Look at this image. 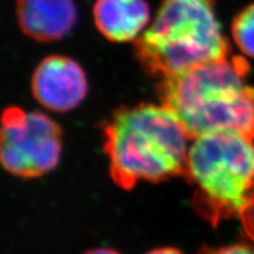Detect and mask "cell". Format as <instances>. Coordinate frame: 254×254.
Listing matches in <instances>:
<instances>
[{
	"label": "cell",
	"mask_w": 254,
	"mask_h": 254,
	"mask_svg": "<svg viewBox=\"0 0 254 254\" xmlns=\"http://www.w3.org/2000/svg\"><path fill=\"white\" fill-rule=\"evenodd\" d=\"M249 71L245 58L230 56L161 80L159 99L177 114L192 139L221 132L254 139V87L246 82Z\"/></svg>",
	"instance_id": "cell-2"
},
{
	"label": "cell",
	"mask_w": 254,
	"mask_h": 254,
	"mask_svg": "<svg viewBox=\"0 0 254 254\" xmlns=\"http://www.w3.org/2000/svg\"><path fill=\"white\" fill-rule=\"evenodd\" d=\"M93 20L107 40L135 41L150 25V6L146 0H97Z\"/></svg>",
	"instance_id": "cell-8"
},
{
	"label": "cell",
	"mask_w": 254,
	"mask_h": 254,
	"mask_svg": "<svg viewBox=\"0 0 254 254\" xmlns=\"http://www.w3.org/2000/svg\"><path fill=\"white\" fill-rule=\"evenodd\" d=\"M239 218L246 236L254 244V190L249 200H247L245 207L241 211Z\"/></svg>",
	"instance_id": "cell-10"
},
{
	"label": "cell",
	"mask_w": 254,
	"mask_h": 254,
	"mask_svg": "<svg viewBox=\"0 0 254 254\" xmlns=\"http://www.w3.org/2000/svg\"><path fill=\"white\" fill-rule=\"evenodd\" d=\"M231 32L238 49L246 57L254 58V2L237 14Z\"/></svg>",
	"instance_id": "cell-9"
},
{
	"label": "cell",
	"mask_w": 254,
	"mask_h": 254,
	"mask_svg": "<svg viewBox=\"0 0 254 254\" xmlns=\"http://www.w3.org/2000/svg\"><path fill=\"white\" fill-rule=\"evenodd\" d=\"M205 254H254V246L247 244H236L217 250H208Z\"/></svg>",
	"instance_id": "cell-11"
},
{
	"label": "cell",
	"mask_w": 254,
	"mask_h": 254,
	"mask_svg": "<svg viewBox=\"0 0 254 254\" xmlns=\"http://www.w3.org/2000/svg\"><path fill=\"white\" fill-rule=\"evenodd\" d=\"M110 172L119 187L184 176L192 136L164 104L120 107L104 124Z\"/></svg>",
	"instance_id": "cell-1"
},
{
	"label": "cell",
	"mask_w": 254,
	"mask_h": 254,
	"mask_svg": "<svg viewBox=\"0 0 254 254\" xmlns=\"http://www.w3.org/2000/svg\"><path fill=\"white\" fill-rule=\"evenodd\" d=\"M62 154V129L46 114L7 107L1 118L0 158L13 176L37 178L57 167Z\"/></svg>",
	"instance_id": "cell-5"
},
{
	"label": "cell",
	"mask_w": 254,
	"mask_h": 254,
	"mask_svg": "<svg viewBox=\"0 0 254 254\" xmlns=\"http://www.w3.org/2000/svg\"><path fill=\"white\" fill-rule=\"evenodd\" d=\"M84 254H120V253L111 249H95V250L88 251V252Z\"/></svg>",
	"instance_id": "cell-13"
},
{
	"label": "cell",
	"mask_w": 254,
	"mask_h": 254,
	"mask_svg": "<svg viewBox=\"0 0 254 254\" xmlns=\"http://www.w3.org/2000/svg\"><path fill=\"white\" fill-rule=\"evenodd\" d=\"M133 51L142 69L161 81L227 58L231 45L215 14V0H161Z\"/></svg>",
	"instance_id": "cell-3"
},
{
	"label": "cell",
	"mask_w": 254,
	"mask_h": 254,
	"mask_svg": "<svg viewBox=\"0 0 254 254\" xmlns=\"http://www.w3.org/2000/svg\"><path fill=\"white\" fill-rule=\"evenodd\" d=\"M184 177L196 212L212 225L239 217L254 190V139L227 132L195 136Z\"/></svg>",
	"instance_id": "cell-4"
},
{
	"label": "cell",
	"mask_w": 254,
	"mask_h": 254,
	"mask_svg": "<svg viewBox=\"0 0 254 254\" xmlns=\"http://www.w3.org/2000/svg\"><path fill=\"white\" fill-rule=\"evenodd\" d=\"M15 12L21 32L41 43L63 39L78 19L74 0H17Z\"/></svg>",
	"instance_id": "cell-7"
},
{
	"label": "cell",
	"mask_w": 254,
	"mask_h": 254,
	"mask_svg": "<svg viewBox=\"0 0 254 254\" xmlns=\"http://www.w3.org/2000/svg\"><path fill=\"white\" fill-rule=\"evenodd\" d=\"M146 254H183L179 250L172 249V247H164V249H157L151 251Z\"/></svg>",
	"instance_id": "cell-12"
},
{
	"label": "cell",
	"mask_w": 254,
	"mask_h": 254,
	"mask_svg": "<svg viewBox=\"0 0 254 254\" xmlns=\"http://www.w3.org/2000/svg\"><path fill=\"white\" fill-rule=\"evenodd\" d=\"M33 97L53 112L74 110L86 98L87 77L81 66L68 57L50 56L37 66L31 80Z\"/></svg>",
	"instance_id": "cell-6"
}]
</instances>
